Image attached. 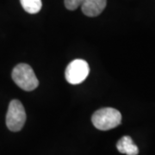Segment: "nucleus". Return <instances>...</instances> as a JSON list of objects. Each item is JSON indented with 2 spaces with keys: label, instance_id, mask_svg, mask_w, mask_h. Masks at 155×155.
Here are the masks:
<instances>
[{
  "label": "nucleus",
  "instance_id": "nucleus-3",
  "mask_svg": "<svg viewBox=\"0 0 155 155\" xmlns=\"http://www.w3.org/2000/svg\"><path fill=\"white\" fill-rule=\"evenodd\" d=\"M26 122V112L22 104L17 99L11 101L6 114V126L12 132H18Z\"/></svg>",
  "mask_w": 155,
  "mask_h": 155
},
{
  "label": "nucleus",
  "instance_id": "nucleus-7",
  "mask_svg": "<svg viewBox=\"0 0 155 155\" xmlns=\"http://www.w3.org/2000/svg\"><path fill=\"white\" fill-rule=\"evenodd\" d=\"M23 10L29 14H36L41 11L42 2L41 0H20Z\"/></svg>",
  "mask_w": 155,
  "mask_h": 155
},
{
  "label": "nucleus",
  "instance_id": "nucleus-8",
  "mask_svg": "<svg viewBox=\"0 0 155 155\" xmlns=\"http://www.w3.org/2000/svg\"><path fill=\"white\" fill-rule=\"evenodd\" d=\"M84 0H65V6L69 11H75L81 6Z\"/></svg>",
  "mask_w": 155,
  "mask_h": 155
},
{
  "label": "nucleus",
  "instance_id": "nucleus-2",
  "mask_svg": "<svg viewBox=\"0 0 155 155\" xmlns=\"http://www.w3.org/2000/svg\"><path fill=\"white\" fill-rule=\"evenodd\" d=\"M11 77L18 87L26 91H31L36 89L39 81L32 67L27 64L21 63L14 67Z\"/></svg>",
  "mask_w": 155,
  "mask_h": 155
},
{
  "label": "nucleus",
  "instance_id": "nucleus-4",
  "mask_svg": "<svg viewBox=\"0 0 155 155\" xmlns=\"http://www.w3.org/2000/svg\"><path fill=\"white\" fill-rule=\"evenodd\" d=\"M90 72L88 63L84 60L77 59L72 61L66 69L65 77L71 84H78L85 80Z\"/></svg>",
  "mask_w": 155,
  "mask_h": 155
},
{
  "label": "nucleus",
  "instance_id": "nucleus-6",
  "mask_svg": "<svg viewBox=\"0 0 155 155\" xmlns=\"http://www.w3.org/2000/svg\"><path fill=\"white\" fill-rule=\"evenodd\" d=\"M116 147L120 153L124 154L137 155L139 153L138 147L134 143L130 136H123L120 139L116 144Z\"/></svg>",
  "mask_w": 155,
  "mask_h": 155
},
{
  "label": "nucleus",
  "instance_id": "nucleus-1",
  "mask_svg": "<svg viewBox=\"0 0 155 155\" xmlns=\"http://www.w3.org/2000/svg\"><path fill=\"white\" fill-rule=\"evenodd\" d=\"M91 121L96 128L107 131L121 124L122 114L114 108H103L95 112Z\"/></svg>",
  "mask_w": 155,
  "mask_h": 155
},
{
  "label": "nucleus",
  "instance_id": "nucleus-5",
  "mask_svg": "<svg viewBox=\"0 0 155 155\" xmlns=\"http://www.w3.org/2000/svg\"><path fill=\"white\" fill-rule=\"evenodd\" d=\"M106 5L107 0H84L81 5V9L85 16L95 17L104 11Z\"/></svg>",
  "mask_w": 155,
  "mask_h": 155
}]
</instances>
